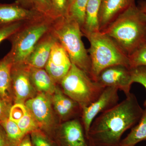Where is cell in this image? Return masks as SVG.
<instances>
[{"instance_id": "6da1fadb", "label": "cell", "mask_w": 146, "mask_h": 146, "mask_svg": "<svg viewBox=\"0 0 146 146\" xmlns=\"http://www.w3.org/2000/svg\"><path fill=\"white\" fill-rule=\"evenodd\" d=\"M126 98L95 118L88 137L93 146H120L123 134L138 122L143 109L130 93Z\"/></svg>"}, {"instance_id": "7a4b0ae2", "label": "cell", "mask_w": 146, "mask_h": 146, "mask_svg": "<svg viewBox=\"0 0 146 146\" xmlns=\"http://www.w3.org/2000/svg\"><path fill=\"white\" fill-rule=\"evenodd\" d=\"M128 56L146 43V21L136 4L121 13L102 31Z\"/></svg>"}, {"instance_id": "3957f363", "label": "cell", "mask_w": 146, "mask_h": 146, "mask_svg": "<svg viewBox=\"0 0 146 146\" xmlns=\"http://www.w3.org/2000/svg\"><path fill=\"white\" fill-rule=\"evenodd\" d=\"M51 31L65 49L72 64L91 78V60L82 39L83 34L78 24L68 16L59 17L55 19Z\"/></svg>"}, {"instance_id": "277c9868", "label": "cell", "mask_w": 146, "mask_h": 146, "mask_svg": "<svg viewBox=\"0 0 146 146\" xmlns=\"http://www.w3.org/2000/svg\"><path fill=\"white\" fill-rule=\"evenodd\" d=\"M86 37L90 44L87 51L91 61V78L93 80L96 81L100 73L110 66L122 65L130 69L128 56L112 38L101 31Z\"/></svg>"}, {"instance_id": "5b68a950", "label": "cell", "mask_w": 146, "mask_h": 146, "mask_svg": "<svg viewBox=\"0 0 146 146\" xmlns=\"http://www.w3.org/2000/svg\"><path fill=\"white\" fill-rule=\"evenodd\" d=\"M55 19L43 16L27 21L7 39L11 44L9 52L13 63H24L39 40L52 29Z\"/></svg>"}, {"instance_id": "8992f818", "label": "cell", "mask_w": 146, "mask_h": 146, "mask_svg": "<svg viewBox=\"0 0 146 146\" xmlns=\"http://www.w3.org/2000/svg\"><path fill=\"white\" fill-rule=\"evenodd\" d=\"M59 84L64 94L82 108L96 101L105 88L73 64Z\"/></svg>"}, {"instance_id": "52a82bcc", "label": "cell", "mask_w": 146, "mask_h": 146, "mask_svg": "<svg viewBox=\"0 0 146 146\" xmlns=\"http://www.w3.org/2000/svg\"><path fill=\"white\" fill-rule=\"evenodd\" d=\"M25 104L38 124L39 129L53 139L59 124L55 117L52 96L38 93L34 98L27 101Z\"/></svg>"}, {"instance_id": "ba28073f", "label": "cell", "mask_w": 146, "mask_h": 146, "mask_svg": "<svg viewBox=\"0 0 146 146\" xmlns=\"http://www.w3.org/2000/svg\"><path fill=\"white\" fill-rule=\"evenodd\" d=\"M53 139L58 146H93L78 118L58 125Z\"/></svg>"}, {"instance_id": "9c48e42d", "label": "cell", "mask_w": 146, "mask_h": 146, "mask_svg": "<svg viewBox=\"0 0 146 146\" xmlns=\"http://www.w3.org/2000/svg\"><path fill=\"white\" fill-rule=\"evenodd\" d=\"M30 70V67L25 63L13 64L11 78L14 104H25L38 94L32 83Z\"/></svg>"}, {"instance_id": "30bf717a", "label": "cell", "mask_w": 146, "mask_h": 146, "mask_svg": "<svg viewBox=\"0 0 146 146\" xmlns=\"http://www.w3.org/2000/svg\"><path fill=\"white\" fill-rule=\"evenodd\" d=\"M118 91L115 87H106L96 101L82 108L81 120L87 136L91 124L98 115L117 104Z\"/></svg>"}, {"instance_id": "8fae6325", "label": "cell", "mask_w": 146, "mask_h": 146, "mask_svg": "<svg viewBox=\"0 0 146 146\" xmlns=\"http://www.w3.org/2000/svg\"><path fill=\"white\" fill-rule=\"evenodd\" d=\"M96 82L104 88L115 87L127 96L133 83L131 70L122 65H114L106 68L100 73Z\"/></svg>"}, {"instance_id": "7c38bea8", "label": "cell", "mask_w": 146, "mask_h": 146, "mask_svg": "<svg viewBox=\"0 0 146 146\" xmlns=\"http://www.w3.org/2000/svg\"><path fill=\"white\" fill-rule=\"evenodd\" d=\"M72 63L66 51L57 40L52 48L44 69L57 84H59L69 72Z\"/></svg>"}, {"instance_id": "4fadbf2b", "label": "cell", "mask_w": 146, "mask_h": 146, "mask_svg": "<svg viewBox=\"0 0 146 146\" xmlns=\"http://www.w3.org/2000/svg\"><path fill=\"white\" fill-rule=\"evenodd\" d=\"M52 101L54 112L62 123L77 119V116H81L82 108L65 95L58 84L52 95Z\"/></svg>"}, {"instance_id": "5bb4252c", "label": "cell", "mask_w": 146, "mask_h": 146, "mask_svg": "<svg viewBox=\"0 0 146 146\" xmlns=\"http://www.w3.org/2000/svg\"><path fill=\"white\" fill-rule=\"evenodd\" d=\"M43 16L44 15L35 9L25 8L16 2L12 4L0 3V25L31 21Z\"/></svg>"}, {"instance_id": "9a60e30c", "label": "cell", "mask_w": 146, "mask_h": 146, "mask_svg": "<svg viewBox=\"0 0 146 146\" xmlns=\"http://www.w3.org/2000/svg\"><path fill=\"white\" fill-rule=\"evenodd\" d=\"M135 3V0H101L99 12L100 31Z\"/></svg>"}, {"instance_id": "2e32d148", "label": "cell", "mask_w": 146, "mask_h": 146, "mask_svg": "<svg viewBox=\"0 0 146 146\" xmlns=\"http://www.w3.org/2000/svg\"><path fill=\"white\" fill-rule=\"evenodd\" d=\"M51 31L39 40L25 62L30 67L45 68L53 46L56 40Z\"/></svg>"}, {"instance_id": "e0dca14e", "label": "cell", "mask_w": 146, "mask_h": 146, "mask_svg": "<svg viewBox=\"0 0 146 146\" xmlns=\"http://www.w3.org/2000/svg\"><path fill=\"white\" fill-rule=\"evenodd\" d=\"M13 64L12 57L9 52L0 59V98L10 107L14 104L11 78Z\"/></svg>"}, {"instance_id": "ac0fdd59", "label": "cell", "mask_w": 146, "mask_h": 146, "mask_svg": "<svg viewBox=\"0 0 146 146\" xmlns=\"http://www.w3.org/2000/svg\"><path fill=\"white\" fill-rule=\"evenodd\" d=\"M32 83L37 93L52 95L54 93L57 84L48 74L44 68L30 67Z\"/></svg>"}, {"instance_id": "d6986e66", "label": "cell", "mask_w": 146, "mask_h": 146, "mask_svg": "<svg viewBox=\"0 0 146 146\" xmlns=\"http://www.w3.org/2000/svg\"><path fill=\"white\" fill-rule=\"evenodd\" d=\"M101 0H89L86 7L85 19L81 30L83 35L88 36L90 34L100 31L99 12Z\"/></svg>"}, {"instance_id": "ffe728a7", "label": "cell", "mask_w": 146, "mask_h": 146, "mask_svg": "<svg viewBox=\"0 0 146 146\" xmlns=\"http://www.w3.org/2000/svg\"><path fill=\"white\" fill-rule=\"evenodd\" d=\"M144 141H146V106L138 124L132 128L125 138L121 140L120 146H135Z\"/></svg>"}, {"instance_id": "44dd1931", "label": "cell", "mask_w": 146, "mask_h": 146, "mask_svg": "<svg viewBox=\"0 0 146 146\" xmlns=\"http://www.w3.org/2000/svg\"><path fill=\"white\" fill-rule=\"evenodd\" d=\"M89 0H73L68 7L66 16L76 21L80 28L83 26Z\"/></svg>"}, {"instance_id": "7402d4cb", "label": "cell", "mask_w": 146, "mask_h": 146, "mask_svg": "<svg viewBox=\"0 0 146 146\" xmlns=\"http://www.w3.org/2000/svg\"><path fill=\"white\" fill-rule=\"evenodd\" d=\"M0 125L5 131L9 146H18L25 136L17 123L8 119Z\"/></svg>"}, {"instance_id": "603a6c76", "label": "cell", "mask_w": 146, "mask_h": 146, "mask_svg": "<svg viewBox=\"0 0 146 146\" xmlns=\"http://www.w3.org/2000/svg\"><path fill=\"white\" fill-rule=\"evenodd\" d=\"M17 124L24 136L40 129L36 121L28 110L26 114Z\"/></svg>"}, {"instance_id": "cb8c5ba5", "label": "cell", "mask_w": 146, "mask_h": 146, "mask_svg": "<svg viewBox=\"0 0 146 146\" xmlns=\"http://www.w3.org/2000/svg\"><path fill=\"white\" fill-rule=\"evenodd\" d=\"M30 134L33 146H58L53 139L40 129L33 131Z\"/></svg>"}, {"instance_id": "d4e9b609", "label": "cell", "mask_w": 146, "mask_h": 146, "mask_svg": "<svg viewBox=\"0 0 146 146\" xmlns=\"http://www.w3.org/2000/svg\"><path fill=\"white\" fill-rule=\"evenodd\" d=\"M128 57L130 69L141 66L146 67V43Z\"/></svg>"}, {"instance_id": "484cf974", "label": "cell", "mask_w": 146, "mask_h": 146, "mask_svg": "<svg viewBox=\"0 0 146 146\" xmlns=\"http://www.w3.org/2000/svg\"><path fill=\"white\" fill-rule=\"evenodd\" d=\"M27 21H20L4 25H0V44L7 39L23 26Z\"/></svg>"}, {"instance_id": "4316f807", "label": "cell", "mask_w": 146, "mask_h": 146, "mask_svg": "<svg viewBox=\"0 0 146 146\" xmlns=\"http://www.w3.org/2000/svg\"><path fill=\"white\" fill-rule=\"evenodd\" d=\"M33 8L44 16L53 18L51 0H32Z\"/></svg>"}, {"instance_id": "83f0119b", "label": "cell", "mask_w": 146, "mask_h": 146, "mask_svg": "<svg viewBox=\"0 0 146 146\" xmlns=\"http://www.w3.org/2000/svg\"><path fill=\"white\" fill-rule=\"evenodd\" d=\"M53 16L54 19L67 16L68 0H51Z\"/></svg>"}, {"instance_id": "f1b7e54d", "label": "cell", "mask_w": 146, "mask_h": 146, "mask_svg": "<svg viewBox=\"0 0 146 146\" xmlns=\"http://www.w3.org/2000/svg\"><path fill=\"white\" fill-rule=\"evenodd\" d=\"M27 112V109L24 104H14L10 108L9 119L17 123L23 117Z\"/></svg>"}, {"instance_id": "f546056e", "label": "cell", "mask_w": 146, "mask_h": 146, "mask_svg": "<svg viewBox=\"0 0 146 146\" xmlns=\"http://www.w3.org/2000/svg\"><path fill=\"white\" fill-rule=\"evenodd\" d=\"M133 83L140 84L145 87L146 91V67L141 66L130 69ZM146 106V99L144 104Z\"/></svg>"}, {"instance_id": "4dcf8cb0", "label": "cell", "mask_w": 146, "mask_h": 146, "mask_svg": "<svg viewBox=\"0 0 146 146\" xmlns=\"http://www.w3.org/2000/svg\"><path fill=\"white\" fill-rule=\"evenodd\" d=\"M10 108L0 98V124L9 119Z\"/></svg>"}, {"instance_id": "1f68e13d", "label": "cell", "mask_w": 146, "mask_h": 146, "mask_svg": "<svg viewBox=\"0 0 146 146\" xmlns=\"http://www.w3.org/2000/svg\"><path fill=\"white\" fill-rule=\"evenodd\" d=\"M0 146H9L6 134L1 125H0Z\"/></svg>"}, {"instance_id": "d6a6232c", "label": "cell", "mask_w": 146, "mask_h": 146, "mask_svg": "<svg viewBox=\"0 0 146 146\" xmlns=\"http://www.w3.org/2000/svg\"><path fill=\"white\" fill-rule=\"evenodd\" d=\"M16 2L25 8L28 9H34L32 0H17Z\"/></svg>"}, {"instance_id": "836d02e7", "label": "cell", "mask_w": 146, "mask_h": 146, "mask_svg": "<svg viewBox=\"0 0 146 146\" xmlns=\"http://www.w3.org/2000/svg\"><path fill=\"white\" fill-rule=\"evenodd\" d=\"M18 146H33L32 143L30 134L25 135Z\"/></svg>"}, {"instance_id": "e575fe53", "label": "cell", "mask_w": 146, "mask_h": 146, "mask_svg": "<svg viewBox=\"0 0 146 146\" xmlns=\"http://www.w3.org/2000/svg\"><path fill=\"white\" fill-rule=\"evenodd\" d=\"M137 6L143 14L146 21V0H140L138 1Z\"/></svg>"}, {"instance_id": "d590c367", "label": "cell", "mask_w": 146, "mask_h": 146, "mask_svg": "<svg viewBox=\"0 0 146 146\" xmlns=\"http://www.w3.org/2000/svg\"><path fill=\"white\" fill-rule=\"evenodd\" d=\"M73 0H68V7H69V5L71 4V3H72Z\"/></svg>"}]
</instances>
